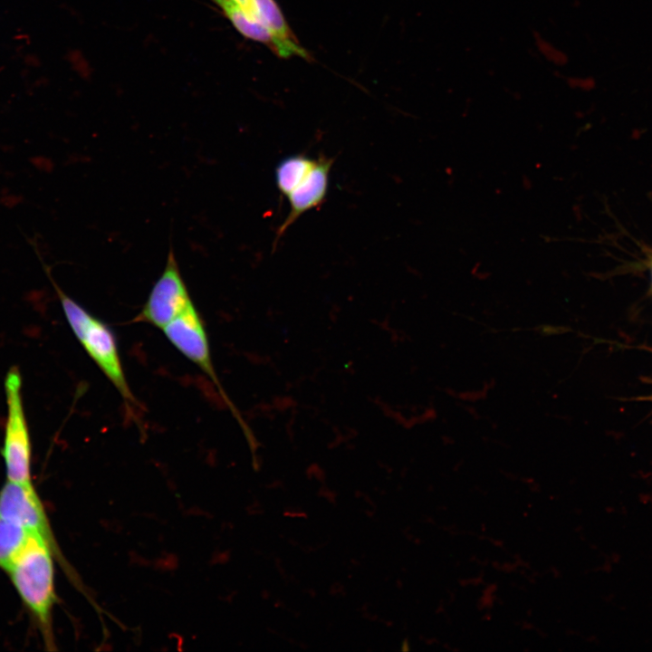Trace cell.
Masks as SVG:
<instances>
[{
    "mask_svg": "<svg viewBox=\"0 0 652 652\" xmlns=\"http://www.w3.org/2000/svg\"><path fill=\"white\" fill-rule=\"evenodd\" d=\"M59 557L40 535L31 533L27 542L5 570L24 607L41 633L48 649H54L53 610L57 602L54 560Z\"/></svg>",
    "mask_w": 652,
    "mask_h": 652,
    "instance_id": "1",
    "label": "cell"
},
{
    "mask_svg": "<svg viewBox=\"0 0 652 652\" xmlns=\"http://www.w3.org/2000/svg\"><path fill=\"white\" fill-rule=\"evenodd\" d=\"M61 301L66 320L82 348L110 384L116 388L126 407H139L127 380L116 336L111 328L64 293L50 278Z\"/></svg>",
    "mask_w": 652,
    "mask_h": 652,
    "instance_id": "2",
    "label": "cell"
},
{
    "mask_svg": "<svg viewBox=\"0 0 652 652\" xmlns=\"http://www.w3.org/2000/svg\"><path fill=\"white\" fill-rule=\"evenodd\" d=\"M22 380L16 368L9 369L5 380L7 419L1 455L8 481L29 484L31 442L21 395Z\"/></svg>",
    "mask_w": 652,
    "mask_h": 652,
    "instance_id": "3",
    "label": "cell"
},
{
    "mask_svg": "<svg viewBox=\"0 0 652 652\" xmlns=\"http://www.w3.org/2000/svg\"><path fill=\"white\" fill-rule=\"evenodd\" d=\"M0 518L14 523L46 540L56 551L61 566L74 579L75 573L72 572L62 555L45 508L33 483L6 480L0 488Z\"/></svg>",
    "mask_w": 652,
    "mask_h": 652,
    "instance_id": "4",
    "label": "cell"
},
{
    "mask_svg": "<svg viewBox=\"0 0 652 652\" xmlns=\"http://www.w3.org/2000/svg\"><path fill=\"white\" fill-rule=\"evenodd\" d=\"M192 302L176 256L170 249L163 272L132 322H143L162 330Z\"/></svg>",
    "mask_w": 652,
    "mask_h": 652,
    "instance_id": "5",
    "label": "cell"
},
{
    "mask_svg": "<svg viewBox=\"0 0 652 652\" xmlns=\"http://www.w3.org/2000/svg\"><path fill=\"white\" fill-rule=\"evenodd\" d=\"M161 331L168 340L183 356L197 365L224 395L211 360L204 320L195 303L192 302Z\"/></svg>",
    "mask_w": 652,
    "mask_h": 652,
    "instance_id": "6",
    "label": "cell"
},
{
    "mask_svg": "<svg viewBox=\"0 0 652 652\" xmlns=\"http://www.w3.org/2000/svg\"><path fill=\"white\" fill-rule=\"evenodd\" d=\"M333 160L317 158L316 164L302 181L287 196L290 211L276 232L275 241L305 212L325 201Z\"/></svg>",
    "mask_w": 652,
    "mask_h": 652,
    "instance_id": "7",
    "label": "cell"
},
{
    "mask_svg": "<svg viewBox=\"0 0 652 652\" xmlns=\"http://www.w3.org/2000/svg\"><path fill=\"white\" fill-rule=\"evenodd\" d=\"M252 12L271 34L273 52L282 58L298 55L308 59L309 54L290 29L275 0H251Z\"/></svg>",
    "mask_w": 652,
    "mask_h": 652,
    "instance_id": "8",
    "label": "cell"
},
{
    "mask_svg": "<svg viewBox=\"0 0 652 652\" xmlns=\"http://www.w3.org/2000/svg\"><path fill=\"white\" fill-rule=\"evenodd\" d=\"M214 2L242 35L263 43L273 51V40L271 34L252 13L232 0H214Z\"/></svg>",
    "mask_w": 652,
    "mask_h": 652,
    "instance_id": "9",
    "label": "cell"
},
{
    "mask_svg": "<svg viewBox=\"0 0 652 652\" xmlns=\"http://www.w3.org/2000/svg\"><path fill=\"white\" fill-rule=\"evenodd\" d=\"M316 161L304 154L283 158L275 168V184L280 193L287 197L309 174Z\"/></svg>",
    "mask_w": 652,
    "mask_h": 652,
    "instance_id": "10",
    "label": "cell"
},
{
    "mask_svg": "<svg viewBox=\"0 0 652 652\" xmlns=\"http://www.w3.org/2000/svg\"><path fill=\"white\" fill-rule=\"evenodd\" d=\"M31 532L22 526L0 518V569L4 571L22 551Z\"/></svg>",
    "mask_w": 652,
    "mask_h": 652,
    "instance_id": "11",
    "label": "cell"
},
{
    "mask_svg": "<svg viewBox=\"0 0 652 652\" xmlns=\"http://www.w3.org/2000/svg\"><path fill=\"white\" fill-rule=\"evenodd\" d=\"M232 1H234V2L236 3V4H238L239 5H241L242 7H244L245 10H247L248 12H250V13L253 14V12H252L251 0H232Z\"/></svg>",
    "mask_w": 652,
    "mask_h": 652,
    "instance_id": "12",
    "label": "cell"
},
{
    "mask_svg": "<svg viewBox=\"0 0 652 652\" xmlns=\"http://www.w3.org/2000/svg\"><path fill=\"white\" fill-rule=\"evenodd\" d=\"M650 269H651V286H652V260H651Z\"/></svg>",
    "mask_w": 652,
    "mask_h": 652,
    "instance_id": "13",
    "label": "cell"
}]
</instances>
